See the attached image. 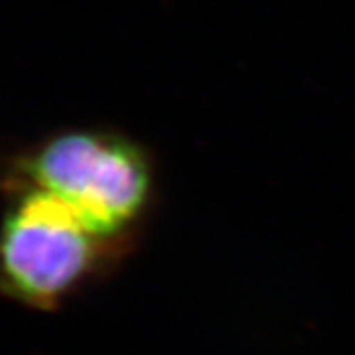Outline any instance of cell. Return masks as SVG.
Wrapping results in <instances>:
<instances>
[{"label": "cell", "instance_id": "2", "mask_svg": "<svg viewBox=\"0 0 355 355\" xmlns=\"http://www.w3.org/2000/svg\"><path fill=\"white\" fill-rule=\"evenodd\" d=\"M8 188H36L60 198L93 231L116 241L150 198V168L127 139L71 130L44 140L6 178Z\"/></svg>", "mask_w": 355, "mask_h": 355}, {"label": "cell", "instance_id": "1", "mask_svg": "<svg viewBox=\"0 0 355 355\" xmlns=\"http://www.w3.org/2000/svg\"><path fill=\"white\" fill-rule=\"evenodd\" d=\"M8 191L0 221V294L34 310L60 308L97 275L113 241L48 191Z\"/></svg>", "mask_w": 355, "mask_h": 355}]
</instances>
